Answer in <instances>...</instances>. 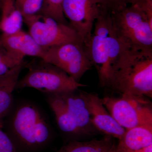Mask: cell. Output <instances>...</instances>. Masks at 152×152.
Instances as JSON below:
<instances>
[{"instance_id": "26", "label": "cell", "mask_w": 152, "mask_h": 152, "mask_svg": "<svg viewBox=\"0 0 152 152\" xmlns=\"http://www.w3.org/2000/svg\"><path fill=\"white\" fill-rule=\"evenodd\" d=\"M0 6H1V4H0Z\"/></svg>"}, {"instance_id": "2", "label": "cell", "mask_w": 152, "mask_h": 152, "mask_svg": "<svg viewBox=\"0 0 152 152\" xmlns=\"http://www.w3.org/2000/svg\"><path fill=\"white\" fill-rule=\"evenodd\" d=\"M94 23L86 50L92 66L97 71L101 86L107 87L117 64L128 47L115 32L110 12L104 10Z\"/></svg>"}, {"instance_id": "19", "label": "cell", "mask_w": 152, "mask_h": 152, "mask_svg": "<svg viewBox=\"0 0 152 152\" xmlns=\"http://www.w3.org/2000/svg\"><path fill=\"white\" fill-rule=\"evenodd\" d=\"M44 0H24L19 4L17 8L23 17L36 15L39 12Z\"/></svg>"}, {"instance_id": "21", "label": "cell", "mask_w": 152, "mask_h": 152, "mask_svg": "<svg viewBox=\"0 0 152 152\" xmlns=\"http://www.w3.org/2000/svg\"><path fill=\"white\" fill-rule=\"evenodd\" d=\"M0 127V152H18L13 142Z\"/></svg>"}, {"instance_id": "9", "label": "cell", "mask_w": 152, "mask_h": 152, "mask_svg": "<svg viewBox=\"0 0 152 152\" xmlns=\"http://www.w3.org/2000/svg\"><path fill=\"white\" fill-rule=\"evenodd\" d=\"M23 21L27 26L30 35L43 48L71 42H82L69 25L59 23L50 17L37 14L23 17Z\"/></svg>"}, {"instance_id": "6", "label": "cell", "mask_w": 152, "mask_h": 152, "mask_svg": "<svg viewBox=\"0 0 152 152\" xmlns=\"http://www.w3.org/2000/svg\"><path fill=\"white\" fill-rule=\"evenodd\" d=\"M28 71L18 80L16 88H33L47 95L68 92L86 86L59 68L41 59L27 64Z\"/></svg>"}, {"instance_id": "3", "label": "cell", "mask_w": 152, "mask_h": 152, "mask_svg": "<svg viewBox=\"0 0 152 152\" xmlns=\"http://www.w3.org/2000/svg\"><path fill=\"white\" fill-rule=\"evenodd\" d=\"M8 132L17 151L19 149L28 152L43 148L52 135L51 127L45 114L35 105L28 102L22 103L13 110Z\"/></svg>"}, {"instance_id": "1", "label": "cell", "mask_w": 152, "mask_h": 152, "mask_svg": "<svg viewBox=\"0 0 152 152\" xmlns=\"http://www.w3.org/2000/svg\"><path fill=\"white\" fill-rule=\"evenodd\" d=\"M107 88L123 96L152 98V50L127 48Z\"/></svg>"}, {"instance_id": "15", "label": "cell", "mask_w": 152, "mask_h": 152, "mask_svg": "<svg viewBox=\"0 0 152 152\" xmlns=\"http://www.w3.org/2000/svg\"><path fill=\"white\" fill-rule=\"evenodd\" d=\"M1 19L0 21V29L3 34H13L22 30L23 17L17 8L15 0H1Z\"/></svg>"}, {"instance_id": "8", "label": "cell", "mask_w": 152, "mask_h": 152, "mask_svg": "<svg viewBox=\"0 0 152 152\" xmlns=\"http://www.w3.org/2000/svg\"><path fill=\"white\" fill-rule=\"evenodd\" d=\"M113 118L125 129L139 126H152V111L142 98L122 96L101 99Z\"/></svg>"}, {"instance_id": "14", "label": "cell", "mask_w": 152, "mask_h": 152, "mask_svg": "<svg viewBox=\"0 0 152 152\" xmlns=\"http://www.w3.org/2000/svg\"><path fill=\"white\" fill-rule=\"evenodd\" d=\"M116 145V152H138L152 145V126H139L126 129Z\"/></svg>"}, {"instance_id": "20", "label": "cell", "mask_w": 152, "mask_h": 152, "mask_svg": "<svg viewBox=\"0 0 152 152\" xmlns=\"http://www.w3.org/2000/svg\"><path fill=\"white\" fill-rule=\"evenodd\" d=\"M102 5L110 12L119 10L136 3L137 0H100Z\"/></svg>"}, {"instance_id": "12", "label": "cell", "mask_w": 152, "mask_h": 152, "mask_svg": "<svg viewBox=\"0 0 152 152\" xmlns=\"http://www.w3.org/2000/svg\"><path fill=\"white\" fill-rule=\"evenodd\" d=\"M0 44L7 50L23 59L26 56H30L42 60L45 56V48L22 30L10 34H3L0 37Z\"/></svg>"}, {"instance_id": "22", "label": "cell", "mask_w": 152, "mask_h": 152, "mask_svg": "<svg viewBox=\"0 0 152 152\" xmlns=\"http://www.w3.org/2000/svg\"><path fill=\"white\" fill-rule=\"evenodd\" d=\"M134 4L143 11L152 24V0H137Z\"/></svg>"}, {"instance_id": "13", "label": "cell", "mask_w": 152, "mask_h": 152, "mask_svg": "<svg viewBox=\"0 0 152 152\" xmlns=\"http://www.w3.org/2000/svg\"><path fill=\"white\" fill-rule=\"evenodd\" d=\"M23 61L0 78V127L2 128L4 119L10 114L13 106V95L20 73L26 67Z\"/></svg>"}, {"instance_id": "16", "label": "cell", "mask_w": 152, "mask_h": 152, "mask_svg": "<svg viewBox=\"0 0 152 152\" xmlns=\"http://www.w3.org/2000/svg\"><path fill=\"white\" fill-rule=\"evenodd\" d=\"M113 138L105 136L99 140L88 141L73 140L62 147L56 152H108L115 143Z\"/></svg>"}, {"instance_id": "24", "label": "cell", "mask_w": 152, "mask_h": 152, "mask_svg": "<svg viewBox=\"0 0 152 152\" xmlns=\"http://www.w3.org/2000/svg\"><path fill=\"white\" fill-rule=\"evenodd\" d=\"M116 145L115 144H114L113 146V147L111 148L110 151H109L108 152H116Z\"/></svg>"}, {"instance_id": "23", "label": "cell", "mask_w": 152, "mask_h": 152, "mask_svg": "<svg viewBox=\"0 0 152 152\" xmlns=\"http://www.w3.org/2000/svg\"><path fill=\"white\" fill-rule=\"evenodd\" d=\"M138 152H152V145L145 147Z\"/></svg>"}, {"instance_id": "10", "label": "cell", "mask_w": 152, "mask_h": 152, "mask_svg": "<svg viewBox=\"0 0 152 152\" xmlns=\"http://www.w3.org/2000/svg\"><path fill=\"white\" fill-rule=\"evenodd\" d=\"M63 9L69 26L86 48L91 39L94 24L105 9L100 0H64Z\"/></svg>"}, {"instance_id": "4", "label": "cell", "mask_w": 152, "mask_h": 152, "mask_svg": "<svg viewBox=\"0 0 152 152\" xmlns=\"http://www.w3.org/2000/svg\"><path fill=\"white\" fill-rule=\"evenodd\" d=\"M47 101L63 133L78 137L92 135L97 132L92 123L86 92L78 89L48 95Z\"/></svg>"}, {"instance_id": "25", "label": "cell", "mask_w": 152, "mask_h": 152, "mask_svg": "<svg viewBox=\"0 0 152 152\" xmlns=\"http://www.w3.org/2000/svg\"><path fill=\"white\" fill-rule=\"evenodd\" d=\"M15 1L16 4L18 5L23 2L24 0H15Z\"/></svg>"}, {"instance_id": "18", "label": "cell", "mask_w": 152, "mask_h": 152, "mask_svg": "<svg viewBox=\"0 0 152 152\" xmlns=\"http://www.w3.org/2000/svg\"><path fill=\"white\" fill-rule=\"evenodd\" d=\"M23 61V59L7 50L0 44V78Z\"/></svg>"}, {"instance_id": "7", "label": "cell", "mask_w": 152, "mask_h": 152, "mask_svg": "<svg viewBox=\"0 0 152 152\" xmlns=\"http://www.w3.org/2000/svg\"><path fill=\"white\" fill-rule=\"evenodd\" d=\"M45 49L42 60L59 68L77 81L92 66L82 42H71Z\"/></svg>"}, {"instance_id": "11", "label": "cell", "mask_w": 152, "mask_h": 152, "mask_svg": "<svg viewBox=\"0 0 152 152\" xmlns=\"http://www.w3.org/2000/svg\"><path fill=\"white\" fill-rule=\"evenodd\" d=\"M92 123L97 132L119 140L126 129L119 124L97 94L86 93Z\"/></svg>"}, {"instance_id": "17", "label": "cell", "mask_w": 152, "mask_h": 152, "mask_svg": "<svg viewBox=\"0 0 152 152\" xmlns=\"http://www.w3.org/2000/svg\"><path fill=\"white\" fill-rule=\"evenodd\" d=\"M64 1V0H44L42 8L38 14L50 17L62 23L69 25L63 12Z\"/></svg>"}, {"instance_id": "5", "label": "cell", "mask_w": 152, "mask_h": 152, "mask_svg": "<svg viewBox=\"0 0 152 152\" xmlns=\"http://www.w3.org/2000/svg\"><path fill=\"white\" fill-rule=\"evenodd\" d=\"M110 12L114 31L125 46L134 50H152V25L139 6L131 4Z\"/></svg>"}]
</instances>
